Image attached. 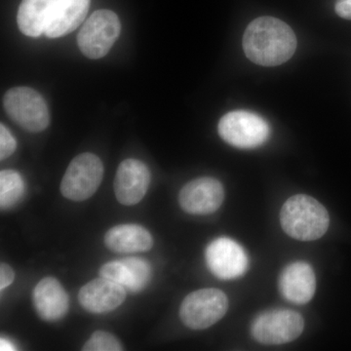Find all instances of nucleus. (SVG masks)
Masks as SVG:
<instances>
[{
  "mask_svg": "<svg viewBox=\"0 0 351 351\" xmlns=\"http://www.w3.org/2000/svg\"><path fill=\"white\" fill-rule=\"evenodd\" d=\"M242 45L245 55L253 63L276 66L286 63L294 55L297 38L283 21L265 16L249 24Z\"/></svg>",
  "mask_w": 351,
  "mask_h": 351,
  "instance_id": "nucleus-1",
  "label": "nucleus"
},
{
  "mask_svg": "<svg viewBox=\"0 0 351 351\" xmlns=\"http://www.w3.org/2000/svg\"><path fill=\"white\" fill-rule=\"evenodd\" d=\"M280 223L286 234L292 239L313 241L327 232L330 217L319 201L311 196L297 195L284 203Z\"/></svg>",
  "mask_w": 351,
  "mask_h": 351,
  "instance_id": "nucleus-2",
  "label": "nucleus"
},
{
  "mask_svg": "<svg viewBox=\"0 0 351 351\" xmlns=\"http://www.w3.org/2000/svg\"><path fill=\"white\" fill-rule=\"evenodd\" d=\"M3 107L8 117L25 131L38 133L49 125L47 104L32 88H11L4 95Z\"/></svg>",
  "mask_w": 351,
  "mask_h": 351,
  "instance_id": "nucleus-3",
  "label": "nucleus"
},
{
  "mask_svg": "<svg viewBox=\"0 0 351 351\" xmlns=\"http://www.w3.org/2000/svg\"><path fill=\"white\" fill-rule=\"evenodd\" d=\"M219 137L237 149H255L269 140L270 127L260 115L234 110L223 115L218 125Z\"/></svg>",
  "mask_w": 351,
  "mask_h": 351,
  "instance_id": "nucleus-4",
  "label": "nucleus"
},
{
  "mask_svg": "<svg viewBox=\"0 0 351 351\" xmlns=\"http://www.w3.org/2000/svg\"><path fill=\"white\" fill-rule=\"evenodd\" d=\"M228 309V299L223 291L201 289L184 298L180 308V317L189 329L204 330L221 320Z\"/></svg>",
  "mask_w": 351,
  "mask_h": 351,
  "instance_id": "nucleus-5",
  "label": "nucleus"
},
{
  "mask_svg": "<svg viewBox=\"0 0 351 351\" xmlns=\"http://www.w3.org/2000/svg\"><path fill=\"white\" fill-rule=\"evenodd\" d=\"M304 320L297 311L274 309L258 314L251 325L253 338L265 346H280L299 338Z\"/></svg>",
  "mask_w": 351,
  "mask_h": 351,
  "instance_id": "nucleus-6",
  "label": "nucleus"
},
{
  "mask_svg": "<svg viewBox=\"0 0 351 351\" xmlns=\"http://www.w3.org/2000/svg\"><path fill=\"white\" fill-rule=\"evenodd\" d=\"M121 24L119 16L108 9L95 11L77 36L80 51L89 59H101L119 38Z\"/></svg>",
  "mask_w": 351,
  "mask_h": 351,
  "instance_id": "nucleus-7",
  "label": "nucleus"
},
{
  "mask_svg": "<svg viewBox=\"0 0 351 351\" xmlns=\"http://www.w3.org/2000/svg\"><path fill=\"white\" fill-rule=\"evenodd\" d=\"M104 177L101 159L90 152L80 154L69 163L61 182L64 197L73 201H84L96 193Z\"/></svg>",
  "mask_w": 351,
  "mask_h": 351,
  "instance_id": "nucleus-8",
  "label": "nucleus"
},
{
  "mask_svg": "<svg viewBox=\"0 0 351 351\" xmlns=\"http://www.w3.org/2000/svg\"><path fill=\"white\" fill-rule=\"evenodd\" d=\"M205 258L210 271L223 280L239 278L248 269L246 251L235 240L228 237H219L208 245Z\"/></svg>",
  "mask_w": 351,
  "mask_h": 351,
  "instance_id": "nucleus-9",
  "label": "nucleus"
},
{
  "mask_svg": "<svg viewBox=\"0 0 351 351\" xmlns=\"http://www.w3.org/2000/svg\"><path fill=\"white\" fill-rule=\"evenodd\" d=\"M225 191L218 180L202 177L188 182L180 191V206L191 215L215 213L223 204Z\"/></svg>",
  "mask_w": 351,
  "mask_h": 351,
  "instance_id": "nucleus-10",
  "label": "nucleus"
},
{
  "mask_svg": "<svg viewBox=\"0 0 351 351\" xmlns=\"http://www.w3.org/2000/svg\"><path fill=\"white\" fill-rule=\"evenodd\" d=\"M152 175L147 166L138 159L122 161L114 179V193L120 204L133 206L147 195Z\"/></svg>",
  "mask_w": 351,
  "mask_h": 351,
  "instance_id": "nucleus-11",
  "label": "nucleus"
},
{
  "mask_svg": "<svg viewBox=\"0 0 351 351\" xmlns=\"http://www.w3.org/2000/svg\"><path fill=\"white\" fill-rule=\"evenodd\" d=\"M125 299L126 289L103 276L90 281L78 293L80 306L91 313H110L121 306Z\"/></svg>",
  "mask_w": 351,
  "mask_h": 351,
  "instance_id": "nucleus-12",
  "label": "nucleus"
},
{
  "mask_svg": "<svg viewBox=\"0 0 351 351\" xmlns=\"http://www.w3.org/2000/svg\"><path fill=\"white\" fill-rule=\"evenodd\" d=\"M100 276L120 284L129 292L138 293L151 282L152 269L144 258H125L105 263Z\"/></svg>",
  "mask_w": 351,
  "mask_h": 351,
  "instance_id": "nucleus-13",
  "label": "nucleus"
},
{
  "mask_svg": "<svg viewBox=\"0 0 351 351\" xmlns=\"http://www.w3.org/2000/svg\"><path fill=\"white\" fill-rule=\"evenodd\" d=\"M279 290L287 301L306 304L316 291V276L308 263L295 262L287 265L279 277Z\"/></svg>",
  "mask_w": 351,
  "mask_h": 351,
  "instance_id": "nucleus-14",
  "label": "nucleus"
},
{
  "mask_svg": "<svg viewBox=\"0 0 351 351\" xmlns=\"http://www.w3.org/2000/svg\"><path fill=\"white\" fill-rule=\"evenodd\" d=\"M32 299L34 308L41 319L55 322L68 313V293L54 277L41 279L34 288Z\"/></svg>",
  "mask_w": 351,
  "mask_h": 351,
  "instance_id": "nucleus-15",
  "label": "nucleus"
},
{
  "mask_svg": "<svg viewBox=\"0 0 351 351\" xmlns=\"http://www.w3.org/2000/svg\"><path fill=\"white\" fill-rule=\"evenodd\" d=\"M90 0H57L46 36L62 38L80 27L89 10Z\"/></svg>",
  "mask_w": 351,
  "mask_h": 351,
  "instance_id": "nucleus-16",
  "label": "nucleus"
},
{
  "mask_svg": "<svg viewBox=\"0 0 351 351\" xmlns=\"http://www.w3.org/2000/svg\"><path fill=\"white\" fill-rule=\"evenodd\" d=\"M106 246L120 254L151 250L154 239L147 228L138 225H119L110 228L105 237Z\"/></svg>",
  "mask_w": 351,
  "mask_h": 351,
  "instance_id": "nucleus-17",
  "label": "nucleus"
},
{
  "mask_svg": "<svg viewBox=\"0 0 351 351\" xmlns=\"http://www.w3.org/2000/svg\"><path fill=\"white\" fill-rule=\"evenodd\" d=\"M56 2L57 0H22L17 16L20 31L31 38L45 34Z\"/></svg>",
  "mask_w": 351,
  "mask_h": 351,
  "instance_id": "nucleus-18",
  "label": "nucleus"
},
{
  "mask_svg": "<svg viewBox=\"0 0 351 351\" xmlns=\"http://www.w3.org/2000/svg\"><path fill=\"white\" fill-rule=\"evenodd\" d=\"M25 184L19 173L14 170L0 172V206L1 209L12 207L24 195Z\"/></svg>",
  "mask_w": 351,
  "mask_h": 351,
  "instance_id": "nucleus-19",
  "label": "nucleus"
},
{
  "mask_svg": "<svg viewBox=\"0 0 351 351\" xmlns=\"http://www.w3.org/2000/svg\"><path fill=\"white\" fill-rule=\"evenodd\" d=\"M83 351H120L123 350L117 337L108 332H95L85 343Z\"/></svg>",
  "mask_w": 351,
  "mask_h": 351,
  "instance_id": "nucleus-20",
  "label": "nucleus"
},
{
  "mask_svg": "<svg viewBox=\"0 0 351 351\" xmlns=\"http://www.w3.org/2000/svg\"><path fill=\"white\" fill-rule=\"evenodd\" d=\"M16 147H17V143L12 134L3 124H1L0 125V159L4 160L12 156Z\"/></svg>",
  "mask_w": 351,
  "mask_h": 351,
  "instance_id": "nucleus-21",
  "label": "nucleus"
},
{
  "mask_svg": "<svg viewBox=\"0 0 351 351\" xmlns=\"http://www.w3.org/2000/svg\"><path fill=\"white\" fill-rule=\"evenodd\" d=\"M14 278H15V274H14L12 267H9L7 263H2L0 265V290H4L11 285Z\"/></svg>",
  "mask_w": 351,
  "mask_h": 351,
  "instance_id": "nucleus-22",
  "label": "nucleus"
},
{
  "mask_svg": "<svg viewBox=\"0 0 351 351\" xmlns=\"http://www.w3.org/2000/svg\"><path fill=\"white\" fill-rule=\"evenodd\" d=\"M335 11L343 19L351 20V0H338Z\"/></svg>",
  "mask_w": 351,
  "mask_h": 351,
  "instance_id": "nucleus-23",
  "label": "nucleus"
},
{
  "mask_svg": "<svg viewBox=\"0 0 351 351\" xmlns=\"http://www.w3.org/2000/svg\"><path fill=\"white\" fill-rule=\"evenodd\" d=\"M0 346H1V348H0L1 350H15L12 343L7 341V339H1V341H0Z\"/></svg>",
  "mask_w": 351,
  "mask_h": 351,
  "instance_id": "nucleus-24",
  "label": "nucleus"
}]
</instances>
